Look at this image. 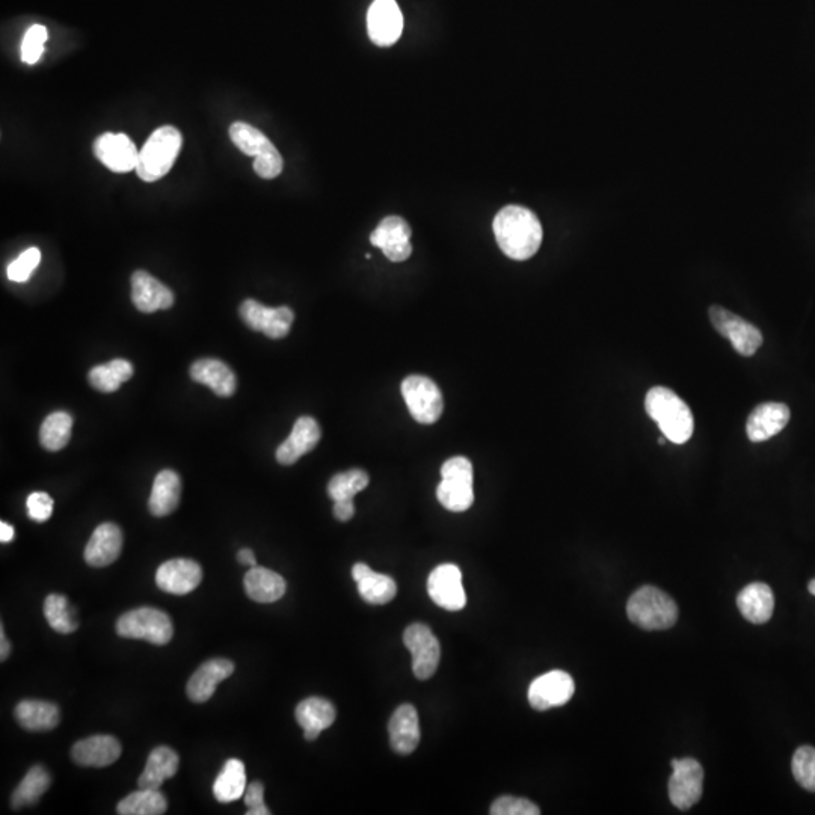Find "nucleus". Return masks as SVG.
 Instances as JSON below:
<instances>
[{
  "mask_svg": "<svg viewBox=\"0 0 815 815\" xmlns=\"http://www.w3.org/2000/svg\"><path fill=\"white\" fill-rule=\"evenodd\" d=\"M233 672L234 665L230 660L213 659L203 663L186 686L189 699L197 704L209 701L215 695L218 684L231 677Z\"/></svg>",
  "mask_w": 815,
  "mask_h": 815,
  "instance_id": "23",
  "label": "nucleus"
},
{
  "mask_svg": "<svg viewBox=\"0 0 815 815\" xmlns=\"http://www.w3.org/2000/svg\"><path fill=\"white\" fill-rule=\"evenodd\" d=\"M627 615L643 630H668L678 619L677 603L656 586H643L631 595Z\"/></svg>",
  "mask_w": 815,
  "mask_h": 815,
  "instance_id": "4",
  "label": "nucleus"
},
{
  "mask_svg": "<svg viewBox=\"0 0 815 815\" xmlns=\"http://www.w3.org/2000/svg\"><path fill=\"white\" fill-rule=\"evenodd\" d=\"M441 480L437 488L438 502L450 512H465L473 506V464L464 456H455L441 467Z\"/></svg>",
  "mask_w": 815,
  "mask_h": 815,
  "instance_id": "6",
  "label": "nucleus"
},
{
  "mask_svg": "<svg viewBox=\"0 0 815 815\" xmlns=\"http://www.w3.org/2000/svg\"><path fill=\"white\" fill-rule=\"evenodd\" d=\"M369 474L366 471L354 470L336 474L328 483V496L339 502V500H354L358 493L369 485Z\"/></svg>",
  "mask_w": 815,
  "mask_h": 815,
  "instance_id": "39",
  "label": "nucleus"
},
{
  "mask_svg": "<svg viewBox=\"0 0 815 815\" xmlns=\"http://www.w3.org/2000/svg\"><path fill=\"white\" fill-rule=\"evenodd\" d=\"M403 643L413 656V672L419 680H429L437 672L441 659V646L431 628L413 624L403 633Z\"/></svg>",
  "mask_w": 815,
  "mask_h": 815,
  "instance_id": "11",
  "label": "nucleus"
},
{
  "mask_svg": "<svg viewBox=\"0 0 815 815\" xmlns=\"http://www.w3.org/2000/svg\"><path fill=\"white\" fill-rule=\"evenodd\" d=\"M790 420V408L784 403L769 402L758 405L746 423V432L752 443H763L778 435Z\"/></svg>",
  "mask_w": 815,
  "mask_h": 815,
  "instance_id": "21",
  "label": "nucleus"
},
{
  "mask_svg": "<svg viewBox=\"0 0 815 815\" xmlns=\"http://www.w3.org/2000/svg\"><path fill=\"white\" fill-rule=\"evenodd\" d=\"M576 692L573 677L563 671H551L536 678L529 687V702L535 710L562 707Z\"/></svg>",
  "mask_w": 815,
  "mask_h": 815,
  "instance_id": "15",
  "label": "nucleus"
},
{
  "mask_svg": "<svg viewBox=\"0 0 815 815\" xmlns=\"http://www.w3.org/2000/svg\"><path fill=\"white\" fill-rule=\"evenodd\" d=\"M645 408L648 416L659 425L666 440L684 444L692 438L695 428L692 411L674 391L665 387L651 388L646 394Z\"/></svg>",
  "mask_w": 815,
  "mask_h": 815,
  "instance_id": "2",
  "label": "nucleus"
},
{
  "mask_svg": "<svg viewBox=\"0 0 815 815\" xmlns=\"http://www.w3.org/2000/svg\"><path fill=\"white\" fill-rule=\"evenodd\" d=\"M0 645H2V649H0V660L5 662V660L8 659V656H10L11 648L10 642H8L7 637H5L4 627H2V630H0Z\"/></svg>",
  "mask_w": 815,
  "mask_h": 815,
  "instance_id": "50",
  "label": "nucleus"
},
{
  "mask_svg": "<svg viewBox=\"0 0 815 815\" xmlns=\"http://www.w3.org/2000/svg\"><path fill=\"white\" fill-rule=\"evenodd\" d=\"M428 592L437 606L449 612H459L467 604L461 569L453 563H444L432 571L428 579Z\"/></svg>",
  "mask_w": 815,
  "mask_h": 815,
  "instance_id": "14",
  "label": "nucleus"
},
{
  "mask_svg": "<svg viewBox=\"0 0 815 815\" xmlns=\"http://www.w3.org/2000/svg\"><path fill=\"white\" fill-rule=\"evenodd\" d=\"M334 515H336L337 520L343 521V523L351 520L355 515L354 500H339V502H334Z\"/></svg>",
  "mask_w": 815,
  "mask_h": 815,
  "instance_id": "47",
  "label": "nucleus"
},
{
  "mask_svg": "<svg viewBox=\"0 0 815 815\" xmlns=\"http://www.w3.org/2000/svg\"><path fill=\"white\" fill-rule=\"evenodd\" d=\"M322 438L319 423L313 417H299L293 425L292 434L277 449V461L281 465H293L305 453L311 452Z\"/></svg>",
  "mask_w": 815,
  "mask_h": 815,
  "instance_id": "20",
  "label": "nucleus"
},
{
  "mask_svg": "<svg viewBox=\"0 0 815 815\" xmlns=\"http://www.w3.org/2000/svg\"><path fill=\"white\" fill-rule=\"evenodd\" d=\"M44 616L53 630L61 634L74 633L79 627L73 607L64 595L52 594L44 601Z\"/></svg>",
  "mask_w": 815,
  "mask_h": 815,
  "instance_id": "38",
  "label": "nucleus"
},
{
  "mask_svg": "<svg viewBox=\"0 0 815 815\" xmlns=\"http://www.w3.org/2000/svg\"><path fill=\"white\" fill-rule=\"evenodd\" d=\"M71 429H73V419L70 414L64 411L50 414L40 429V443L41 446L50 452H58L67 446L71 438Z\"/></svg>",
  "mask_w": 815,
  "mask_h": 815,
  "instance_id": "37",
  "label": "nucleus"
},
{
  "mask_svg": "<svg viewBox=\"0 0 815 815\" xmlns=\"http://www.w3.org/2000/svg\"><path fill=\"white\" fill-rule=\"evenodd\" d=\"M791 769L799 785L815 793V749L812 746H800L794 752Z\"/></svg>",
  "mask_w": 815,
  "mask_h": 815,
  "instance_id": "40",
  "label": "nucleus"
},
{
  "mask_svg": "<svg viewBox=\"0 0 815 815\" xmlns=\"http://www.w3.org/2000/svg\"><path fill=\"white\" fill-rule=\"evenodd\" d=\"M247 773L242 761L231 758L222 767L213 785V794L221 803H231L243 797L247 790Z\"/></svg>",
  "mask_w": 815,
  "mask_h": 815,
  "instance_id": "34",
  "label": "nucleus"
},
{
  "mask_svg": "<svg viewBox=\"0 0 815 815\" xmlns=\"http://www.w3.org/2000/svg\"><path fill=\"white\" fill-rule=\"evenodd\" d=\"M493 230L500 250L518 262L535 256L544 236L538 216L521 206L503 207L494 218Z\"/></svg>",
  "mask_w": 815,
  "mask_h": 815,
  "instance_id": "1",
  "label": "nucleus"
},
{
  "mask_svg": "<svg viewBox=\"0 0 815 815\" xmlns=\"http://www.w3.org/2000/svg\"><path fill=\"white\" fill-rule=\"evenodd\" d=\"M117 812L121 815H162L167 812V799L159 790L139 788L118 803Z\"/></svg>",
  "mask_w": 815,
  "mask_h": 815,
  "instance_id": "35",
  "label": "nucleus"
},
{
  "mask_svg": "<svg viewBox=\"0 0 815 815\" xmlns=\"http://www.w3.org/2000/svg\"><path fill=\"white\" fill-rule=\"evenodd\" d=\"M672 773L669 779V799L681 811L692 808L701 800L704 769L693 758L672 760Z\"/></svg>",
  "mask_w": 815,
  "mask_h": 815,
  "instance_id": "12",
  "label": "nucleus"
},
{
  "mask_svg": "<svg viewBox=\"0 0 815 815\" xmlns=\"http://www.w3.org/2000/svg\"><path fill=\"white\" fill-rule=\"evenodd\" d=\"M808 589H809V592H811L812 595H815V579L812 580L811 583H809Z\"/></svg>",
  "mask_w": 815,
  "mask_h": 815,
  "instance_id": "51",
  "label": "nucleus"
},
{
  "mask_svg": "<svg viewBox=\"0 0 815 815\" xmlns=\"http://www.w3.org/2000/svg\"><path fill=\"white\" fill-rule=\"evenodd\" d=\"M50 784H52V778L43 766L32 767L14 791L13 808L20 809L23 806L35 805L40 797L49 790Z\"/></svg>",
  "mask_w": 815,
  "mask_h": 815,
  "instance_id": "36",
  "label": "nucleus"
},
{
  "mask_svg": "<svg viewBox=\"0 0 815 815\" xmlns=\"http://www.w3.org/2000/svg\"><path fill=\"white\" fill-rule=\"evenodd\" d=\"M411 227L400 216H387L379 222L376 230L370 234L373 247L382 250L390 262L400 263L410 259L413 245L410 242Z\"/></svg>",
  "mask_w": 815,
  "mask_h": 815,
  "instance_id": "13",
  "label": "nucleus"
},
{
  "mask_svg": "<svg viewBox=\"0 0 815 815\" xmlns=\"http://www.w3.org/2000/svg\"><path fill=\"white\" fill-rule=\"evenodd\" d=\"M237 560H239L240 565L250 566H257L256 556H254L253 550L250 548H243L237 553Z\"/></svg>",
  "mask_w": 815,
  "mask_h": 815,
  "instance_id": "48",
  "label": "nucleus"
},
{
  "mask_svg": "<svg viewBox=\"0 0 815 815\" xmlns=\"http://www.w3.org/2000/svg\"><path fill=\"white\" fill-rule=\"evenodd\" d=\"M390 745L400 755H410L420 743L419 714L411 704H403L394 711L388 723Z\"/></svg>",
  "mask_w": 815,
  "mask_h": 815,
  "instance_id": "22",
  "label": "nucleus"
},
{
  "mask_svg": "<svg viewBox=\"0 0 815 815\" xmlns=\"http://www.w3.org/2000/svg\"><path fill=\"white\" fill-rule=\"evenodd\" d=\"M47 40V29L41 25H34L26 32L22 43V61L26 64H37L44 52V43Z\"/></svg>",
  "mask_w": 815,
  "mask_h": 815,
  "instance_id": "43",
  "label": "nucleus"
},
{
  "mask_svg": "<svg viewBox=\"0 0 815 815\" xmlns=\"http://www.w3.org/2000/svg\"><path fill=\"white\" fill-rule=\"evenodd\" d=\"M130 283H132V302L142 313L150 314L154 311L168 310L176 301L174 293L148 272H133Z\"/></svg>",
  "mask_w": 815,
  "mask_h": 815,
  "instance_id": "19",
  "label": "nucleus"
},
{
  "mask_svg": "<svg viewBox=\"0 0 815 815\" xmlns=\"http://www.w3.org/2000/svg\"><path fill=\"white\" fill-rule=\"evenodd\" d=\"M203 580V569L195 560L173 559L157 569L156 585L160 591L174 595L191 594Z\"/></svg>",
  "mask_w": 815,
  "mask_h": 815,
  "instance_id": "18",
  "label": "nucleus"
},
{
  "mask_svg": "<svg viewBox=\"0 0 815 815\" xmlns=\"http://www.w3.org/2000/svg\"><path fill=\"white\" fill-rule=\"evenodd\" d=\"M16 719L22 728L32 732L52 731L59 725L61 714L52 702L22 701L16 707Z\"/></svg>",
  "mask_w": 815,
  "mask_h": 815,
  "instance_id": "33",
  "label": "nucleus"
},
{
  "mask_svg": "<svg viewBox=\"0 0 815 815\" xmlns=\"http://www.w3.org/2000/svg\"><path fill=\"white\" fill-rule=\"evenodd\" d=\"M352 577L357 582L358 594L366 603L382 606L396 598V582L390 576L375 573L366 563H355Z\"/></svg>",
  "mask_w": 815,
  "mask_h": 815,
  "instance_id": "27",
  "label": "nucleus"
},
{
  "mask_svg": "<svg viewBox=\"0 0 815 815\" xmlns=\"http://www.w3.org/2000/svg\"><path fill=\"white\" fill-rule=\"evenodd\" d=\"M88 379H90L91 387L102 391V393H114L123 384V381L118 378L117 373L109 363L93 367L88 373Z\"/></svg>",
  "mask_w": 815,
  "mask_h": 815,
  "instance_id": "44",
  "label": "nucleus"
},
{
  "mask_svg": "<svg viewBox=\"0 0 815 815\" xmlns=\"http://www.w3.org/2000/svg\"><path fill=\"white\" fill-rule=\"evenodd\" d=\"M118 636L147 640L153 645H167L173 639L174 627L170 616L151 607L130 610L117 622Z\"/></svg>",
  "mask_w": 815,
  "mask_h": 815,
  "instance_id": "7",
  "label": "nucleus"
},
{
  "mask_svg": "<svg viewBox=\"0 0 815 815\" xmlns=\"http://www.w3.org/2000/svg\"><path fill=\"white\" fill-rule=\"evenodd\" d=\"M182 496L180 476L173 470H162L154 479L148 509L154 517H167L179 508Z\"/></svg>",
  "mask_w": 815,
  "mask_h": 815,
  "instance_id": "29",
  "label": "nucleus"
},
{
  "mask_svg": "<svg viewBox=\"0 0 815 815\" xmlns=\"http://www.w3.org/2000/svg\"><path fill=\"white\" fill-rule=\"evenodd\" d=\"M13 539H14L13 526H10V524L5 523V521H2V523H0V541L4 542V544H8V542L13 541Z\"/></svg>",
  "mask_w": 815,
  "mask_h": 815,
  "instance_id": "49",
  "label": "nucleus"
},
{
  "mask_svg": "<svg viewBox=\"0 0 815 815\" xmlns=\"http://www.w3.org/2000/svg\"><path fill=\"white\" fill-rule=\"evenodd\" d=\"M737 606L752 624H766L775 610V595L766 583H752L740 592Z\"/></svg>",
  "mask_w": 815,
  "mask_h": 815,
  "instance_id": "31",
  "label": "nucleus"
},
{
  "mask_svg": "<svg viewBox=\"0 0 815 815\" xmlns=\"http://www.w3.org/2000/svg\"><path fill=\"white\" fill-rule=\"evenodd\" d=\"M240 319L253 331L272 340L284 339L290 333L295 313L290 307L269 308L254 299L243 301L239 307Z\"/></svg>",
  "mask_w": 815,
  "mask_h": 815,
  "instance_id": "10",
  "label": "nucleus"
},
{
  "mask_svg": "<svg viewBox=\"0 0 815 815\" xmlns=\"http://www.w3.org/2000/svg\"><path fill=\"white\" fill-rule=\"evenodd\" d=\"M659 443L663 446V444H665V438H660Z\"/></svg>",
  "mask_w": 815,
  "mask_h": 815,
  "instance_id": "52",
  "label": "nucleus"
},
{
  "mask_svg": "<svg viewBox=\"0 0 815 815\" xmlns=\"http://www.w3.org/2000/svg\"><path fill=\"white\" fill-rule=\"evenodd\" d=\"M26 506H28L29 518L37 521V523H44V521H47L50 517H52L53 500L49 494L32 493L31 496L28 497Z\"/></svg>",
  "mask_w": 815,
  "mask_h": 815,
  "instance_id": "45",
  "label": "nucleus"
},
{
  "mask_svg": "<svg viewBox=\"0 0 815 815\" xmlns=\"http://www.w3.org/2000/svg\"><path fill=\"white\" fill-rule=\"evenodd\" d=\"M296 720L304 729L307 740H316L323 729L330 728L336 722V708L323 698H307L296 707Z\"/></svg>",
  "mask_w": 815,
  "mask_h": 815,
  "instance_id": "28",
  "label": "nucleus"
},
{
  "mask_svg": "<svg viewBox=\"0 0 815 815\" xmlns=\"http://www.w3.org/2000/svg\"><path fill=\"white\" fill-rule=\"evenodd\" d=\"M182 133L173 126H162L151 133L139 151L136 173L144 182H157L167 176L182 150Z\"/></svg>",
  "mask_w": 815,
  "mask_h": 815,
  "instance_id": "3",
  "label": "nucleus"
},
{
  "mask_svg": "<svg viewBox=\"0 0 815 815\" xmlns=\"http://www.w3.org/2000/svg\"><path fill=\"white\" fill-rule=\"evenodd\" d=\"M71 757L82 767H108L121 757V745L112 736L88 737L73 746Z\"/></svg>",
  "mask_w": 815,
  "mask_h": 815,
  "instance_id": "24",
  "label": "nucleus"
},
{
  "mask_svg": "<svg viewBox=\"0 0 815 815\" xmlns=\"http://www.w3.org/2000/svg\"><path fill=\"white\" fill-rule=\"evenodd\" d=\"M123 548V532L114 523H105L97 527L96 532L85 548V560L94 568H103L114 563L120 557Z\"/></svg>",
  "mask_w": 815,
  "mask_h": 815,
  "instance_id": "25",
  "label": "nucleus"
},
{
  "mask_svg": "<svg viewBox=\"0 0 815 815\" xmlns=\"http://www.w3.org/2000/svg\"><path fill=\"white\" fill-rule=\"evenodd\" d=\"M402 396L417 423L434 425L443 416V393L440 387L426 376H408L402 382Z\"/></svg>",
  "mask_w": 815,
  "mask_h": 815,
  "instance_id": "8",
  "label": "nucleus"
},
{
  "mask_svg": "<svg viewBox=\"0 0 815 815\" xmlns=\"http://www.w3.org/2000/svg\"><path fill=\"white\" fill-rule=\"evenodd\" d=\"M265 787L260 782H253V784L248 785L247 790H245V794H243V800H245V805L248 806V815H269L271 811H269L268 806L265 805Z\"/></svg>",
  "mask_w": 815,
  "mask_h": 815,
  "instance_id": "46",
  "label": "nucleus"
},
{
  "mask_svg": "<svg viewBox=\"0 0 815 815\" xmlns=\"http://www.w3.org/2000/svg\"><path fill=\"white\" fill-rule=\"evenodd\" d=\"M489 812L493 815H538L541 809L523 797L503 796L491 805Z\"/></svg>",
  "mask_w": 815,
  "mask_h": 815,
  "instance_id": "42",
  "label": "nucleus"
},
{
  "mask_svg": "<svg viewBox=\"0 0 815 815\" xmlns=\"http://www.w3.org/2000/svg\"><path fill=\"white\" fill-rule=\"evenodd\" d=\"M245 591L248 597L256 603L269 604L281 600L286 594V580L280 574L262 566H253L245 574Z\"/></svg>",
  "mask_w": 815,
  "mask_h": 815,
  "instance_id": "30",
  "label": "nucleus"
},
{
  "mask_svg": "<svg viewBox=\"0 0 815 815\" xmlns=\"http://www.w3.org/2000/svg\"><path fill=\"white\" fill-rule=\"evenodd\" d=\"M230 139L247 156L256 157L254 171L265 180L277 179L283 173L284 159L271 139L251 124L236 121L230 126Z\"/></svg>",
  "mask_w": 815,
  "mask_h": 815,
  "instance_id": "5",
  "label": "nucleus"
},
{
  "mask_svg": "<svg viewBox=\"0 0 815 815\" xmlns=\"http://www.w3.org/2000/svg\"><path fill=\"white\" fill-rule=\"evenodd\" d=\"M192 381L207 385L216 396L230 397L236 393L237 378L233 370L216 358L197 360L189 370Z\"/></svg>",
  "mask_w": 815,
  "mask_h": 815,
  "instance_id": "26",
  "label": "nucleus"
},
{
  "mask_svg": "<svg viewBox=\"0 0 815 815\" xmlns=\"http://www.w3.org/2000/svg\"><path fill=\"white\" fill-rule=\"evenodd\" d=\"M367 29L376 46H393L403 31V17L396 0H375L367 13Z\"/></svg>",
  "mask_w": 815,
  "mask_h": 815,
  "instance_id": "17",
  "label": "nucleus"
},
{
  "mask_svg": "<svg viewBox=\"0 0 815 815\" xmlns=\"http://www.w3.org/2000/svg\"><path fill=\"white\" fill-rule=\"evenodd\" d=\"M177 770H179V755L167 746H159L148 755L144 772L138 779V787L159 790L163 782L176 775Z\"/></svg>",
  "mask_w": 815,
  "mask_h": 815,
  "instance_id": "32",
  "label": "nucleus"
},
{
  "mask_svg": "<svg viewBox=\"0 0 815 815\" xmlns=\"http://www.w3.org/2000/svg\"><path fill=\"white\" fill-rule=\"evenodd\" d=\"M41 262V251L38 248L32 247L23 251L14 262L10 263L7 269L8 280L14 283H25L34 274L37 266Z\"/></svg>",
  "mask_w": 815,
  "mask_h": 815,
  "instance_id": "41",
  "label": "nucleus"
},
{
  "mask_svg": "<svg viewBox=\"0 0 815 815\" xmlns=\"http://www.w3.org/2000/svg\"><path fill=\"white\" fill-rule=\"evenodd\" d=\"M708 314L717 333L726 337L743 357H752L763 345V334L748 320L719 305L710 307Z\"/></svg>",
  "mask_w": 815,
  "mask_h": 815,
  "instance_id": "9",
  "label": "nucleus"
},
{
  "mask_svg": "<svg viewBox=\"0 0 815 815\" xmlns=\"http://www.w3.org/2000/svg\"><path fill=\"white\" fill-rule=\"evenodd\" d=\"M97 159L114 173L136 170L139 151L132 139L124 133H103L94 142Z\"/></svg>",
  "mask_w": 815,
  "mask_h": 815,
  "instance_id": "16",
  "label": "nucleus"
}]
</instances>
